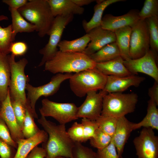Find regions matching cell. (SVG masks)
<instances>
[{"label": "cell", "instance_id": "cell-1", "mask_svg": "<svg viewBox=\"0 0 158 158\" xmlns=\"http://www.w3.org/2000/svg\"><path fill=\"white\" fill-rule=\"evenodd\" d=\"M37 122L48 136L47 141L42 144L46 153L45 158H74L73 150L75 142L69 136L65 125H56L41 116Z\"/></svg>", "mask_w": 158, "mask_h": 158}, {"label": "cell", "instance_id": "cell-48", "mask_svg": "<svg viewBox=\"0 0 158 158\" xmlns=\"http://www.w3.org/2000/svg\"><path fill=\"white\" fill-rule=\"evenodd\" d=\"M1 103H2V102H1V101L0 100V110L1 108Z\"/></svg>", "mask_w": 158, "mask_h": 158}, {"label": "cell", "instance_id": "cell-45", "mask_svg": "<svg viewBox=\"0 0 158 158\" xmlns=\"http://www.w3.org/2000/svg\"><path fill=\"white\" fill-rule=\"evenodd\" d=\"M148 95L150 99L154 101L158 105V82H154L148 90Z\"/></svg>", "mask_w": 158, "mask_h": 158}, {"label": "cell", "instance_id": "cell-25", "mask_svg": "<svg viewBox=\"0 0 158 158\" xmlns=\"http://www.w3.org/2000/svg\"><path fill=\"white\" fill-rule=\"evenodd\" d=\"M9 10L12 18L11 25L14 40L16 34L19 32H31L36 31L35 26L27 21L17 10L9 8Z\"/></svg>", "mask_w": 158, "mask_h": 158}, {"label": "cell", "instance_id": "cell-40", "mask_svg": "<svg viewBox=\"0 0 158 158\" xmlns=\"http://www.w3.org/2000/svg\"><path fill=\"white\" fill-rule=\"evenodd\" d=\"M96 153L97 158H119L116 147L111 141L105 148L97 150Z\"/></svg>", "mask_w": 158, "mask_h": 158}, {"label": "cell", "instance_id": "cell-12", "mask_svg": "<svg viewBox=\"0 0 158 158\" xmlns=\"http://www.w3.org/2000/svg\"><path fill=\"white\" fill-rule=\"evenodd\" d=\"M157 58L150 49L142 57L135 59L124 60V64L133 74L137 75L142 73L150 76L158 82Z\"/></svg>", "mask_w": 158, "mask_h": 158}, {"label": "cell", "instance_id": "cell-43", "mask_svg": "<svg viewBox=\"0 0 158 158\" xmlns=\"http://www.w3.org/2000/svg\"><path fill=\"white\" fill-rule=\"evenodd\" d=\"M46 156L45 149L37 146L31 150L25 158H45Z\"/></svg>", "mask_w": 158, "mask_h": 158}, {"label": "cell", "instance_id": "cell-44", "mask_svg": "<svg viewBox=\"0 0 158 158\" xmlns=\"http://www.w3.org/2000/svg\"><path fill=\"white\" fill-rule=\"evenodd\" d=\"M28 1L27 0H3L2 1L9 6V8L18 10L25 5Z\"/></svg>", "mask_w": 158, "mask_h": 158}, {"label": "cell", "instance_id": "cell-49", "mask_svg": "<svg viewBox=\"0 0 158 158\" xmlns=\"http://www.w3.org/2000/svg\"><path fill=\"white\" fill-rule=\"evenodd\" d=\"M0 158H1L0 157Z\"/></svg>", "mask_w": 158, "mask_h": 158}, {"label": "cell", "instance_id": "cell-5", "mask_svg": "<svg viewBox=\"0 0 158 158\" xmlns=\"http://www.w3.org/2000/svg\"><path fill=\"white\" fill-rule=\"evenodd\" d=\"M138 100V95L133 92L108 93L103 98L101 115L116 118L125 116L134 111Z\"/></svg>", "mask_w": 158, "mask_h": 158}, {"label": "cell", "instance_id": "cell-27", "mask_svg": "<svg viewBox=\"0 0 158 158\" xmlns=\"http://www.w3.org/2000/svg\"><path fill=\"white\" fill-rule=\"evenodd\" d=\"M89 56L96 63H99L110 61L121 56V54L116 42H114L107 44Z\"/></svg>", "mask_w": 158, "mask_h": 158}, {"label": "cell", "instance_id": "cell-10", "mask_svg": "<svg viewBox=\"0 0 158 158\" xmlns=\"http://www.w3.org/2000/svg\"><path fill=\"white\" fill-rule=\"evenodd\" d=\"M129 54L135 59L144 55L150 49L149 32L145 19H140L132 27Z\"/></svg>", "mask_w": 158, "mask_h": 158}, {"label": "cell", "instance_id": "cell-32", "mask_svg": "<svg viewBox=\"0 0 158 158\" xmlns=\"http://www.w3.org/2000/svg\"><path fill=\"white\" fill-rule=\"evenodd\" d=\"M91 145L97 150L102 149L111 142L112 137L98 128L94 135L90 140Z\"/></svg>", "mask_w": 158, "mask_h": 158}, {"label": "cell", "instance_id": "cell-20", "mask_svg": "<svg viewBox=\"0 0 158 158\" xmlns=\"http://www.w3.org/2000/svg\"><path fill=\"white\" fill-rule=\"evenodd\" d=\"M53 16H67L75 14L80 15L84 8L76 5L72 0H47Z\"/></svg>", "mask_w": 158, "mask_h": 158}, {"label": "cell", "instance_id": "cell-33", "mask_svg": "<svg viewBox=\"0 0 158 158\" xmlns=\"http://www.w3.org/2000/svg\"><path fill=\"white\" fill-rule=\"evenodd\" d=\"M40 130L35 122L34 118L26 109L25 115L22 130L24 138L27 139L33 136Z\"/></svg>", "mask_w": 158, "mask_h": 158}, {"label": "cell", "instance_id": "cell-11", "mask_svg": "<svg viewBox=\"0 0 158 158\" xmlns=\"http://www.w3.org/2000/svg\"><path fill=\"white\" fill-rule=\"evenodd\" d=\"M153 130L143 128L133 140L138 158H158V137Z\"/></svg>", "mask_w": 158, "mask_h": 158}, {"label": "cell", "instance_id": "cell-31", "mask_svg": "<svg viewBox=\"0 0 158 158\" xmlns=\"http://www.w3.org/2000/svg\"><path fill=\"white\" fill-rule=\"evenodd\" d=\"M118 118L101 115L96 120L98 128L113 137L116 128Z\"/></svg>", "mask_w": 158, "mask_h": 158}, {"label": "cell", "instance_id": "cell-47", "mask_svg": "<svg viewBox=\"0 0 158 158\" xmlns=\"http://www.w3.org/2000/svg\"><path fill=\"white\" fill-rule=\"evenodd\" d=\"M56 158H66L65 157H56Z\"/></svg>", "mask_w": 158, "mask_h": 158}, {"label": "cell", "instance_id": "cell-23", "mask_svg": "<svg viewBox=\"0 0 158 158\" xmlns=\"http://www.w3.org/2000/svg\"><path fill=\"white\" fill-rule=\"evenodd\" d=\"M125 0H103L101 3L97 4L94 7V13L90 20L87 22L85 20L82 21V26L86 33L96 27L100 26L102 16L104 11L109 5Z\"/></svg>", "mask_w": 158, "mask_h": 158}, {"label": "cell", "instance_id": "cell-7", "mask_svg": "<svg viewBox=\"0 0 158 158\" xmlns=\"http://www.w3.org/2000/svg\"><path fill=\"white\" fill-rule=\"evenodd\" d=\"M72 73H58L53 76L50 81L44 85L38 87L33 86L28 83L26 85L27 91V109L34 118H38L35 110V105L38 99L41 97H46L52 95L59 90L60 85L64 81L69 79Z\"/></svg>", "mask_w": 158, "mask_h": 158}, {"label": "cell", "instance_id": "cell-39", "mask_svg": "<svg viewBox=\"0 0 158 158\" xmlns=\"http://www.w3.org/2000/svg\"><path fill=\"white\" fill-rule=\"evenodd\" d=\"M0 138L17 150L18 147L17 142L12 139L7 125L4 121L0 117Z\"/></svg>", "mask_w": 158, "mask_h": 158}, {"label": "cell", "instance_id": "cell-36", "mask_svg": "<svg viewBox=\"0 0 158 158\" xmlns=\"http://www.w3.org/2000/svg\"><path fill=\"white\" fill-rule=\"evenodd\" d=\"M81 123L83 130L84 142H85L93 136L98 127L95 121L86 118H82Z\"/></svg>", "mask_w": 158, "mask_h": 158}, {"label": "cell", "instance_id": "cell-28", "mask_svg": "<svg viewBox=\"0 0 158 158\" xmlns=\"http://www.w3.org/2000/svg\"><path fill=\"white\" fill-rule=\"evenodd\" d=\"M90 42V39L86 33L79 38L72 40L61 41L58 44L60 51L72 52H83Z\"/></svg>", "mask_w": 158, "mask_h": 158}, {"label": "cell", "instance_id": "cell-22", "mask_svg": "<svg viewBox=\"0 0 158 158\" xmlns=\"http://www.w3.org/2000/svg\"><path fill=\"white\" fill-rule=\"evenodd\" d=\"M8 55L0 52V100L2 102L8 91L11 72Z\"/></svg>", "mask_w": 158, "mask_h": 158}, {"label": "cell", "instance_id": "cell-41", "mask_svg": "<svg viewBox=\"0 0 158 158\" xmlns=\"http://www.w3.org/2000/svg\"><path fill=\"white\" fill-rule=\"evenodd\" d=\"M0 138L1 158H14L17 150Z\"/></svg>", "mask_w": 158, "mask_h": 158}, {"label": "cell", "instance_id": "cell-42", "mask_svg": "<svg viewBox=\"0 0 158 158\" xmlns=\"http://www.w3.org/2000/svg\"><path fill=\"white\" fill-rule=\"evenodd\" d=\"M28 46L24 42L18 41L13 42L10 48V53L16 56L24 55L27 52Z\"/></svg>", "mask_w": 158, "mask_h": 158}, {"label": "cell", "instance_id": "cell-15", "mask_svg": "<svg viewBox=\"0 0 158 158\" xmlns=\"http://www.w3.org/2000/svg\"><path fill=\"white\" fill-rule=\"evenodd\" d=\"M139 11L133 9L119 16L107 14L102 18L101 26L103 29L114 32L116 30L125 27H132L140 19L138 16Z\"/></svg>", "mask_w": 158, "mask_h": 158}, {"label": "cell", "instance_id": "cell-26", "mask_svg": "<svg viewBox=\"0 0 158 158\" xmlns=\"http://www.w3.org/2000/svg\"><path fill=\"white\" fill-rule=\"evenodd\" d=\"M131 30V27L126 26L116 30L114 32L116 37V42L121 56L124 60L130 59L129 48Z\"/></svg>", "mask_w": 158, "mask_h": 158}, {"label": "cell", "instance_id": "cell-21", "mask_svg": "<svg viewBox=\"0 0 158 158\" xmlns=\"http://www.w3.org/2000/svg\"><path fill=\"white\" fill-rule=\"evenodd\" d=\"M124 61L120 56L107 62L96 63L95 68L107 76L121 77L133 75L125 66Z\"/></svg>", "mask_w": 158, "mask_h": 158}, {"label": "cell", "instance_id": "cell-37", "mask_svg": "<svg viewBox=\"0 0 158 158\" xmlns=\"http://www.w3.org/2000/svg\"><path fill=\"white\" fill-rule=\"evenodd\" d=\"M67 133L71 139L75 142H84V132L82 124L74 122L68 131Z\"/></svg>", "mask_w": 158, "mask_h": 158}, {"label": "cell", "instance_id": "cell-2", "mask_svg": "<svg viewBox=\"0 0 158 158\" xmlns=\"http://www.w3.org/2000/svg\"><path fill=\"white\" fill-rule=\"evenodd\" d=\"M96 63L83 52H63L58 50L44 64V69L54 74L77 73L95 68Z\"/></svg>", "mask_w": 158, "mask_h": 158}, {"label": "cell", "instance_id": "cell-24", "mask_svg": "<svg viewBox=\"0 0 158 158\" xmlns=\"http://www.w3.org/2000/svg\"><path fill=\"white\" fill-rule=\"evenodd\" d=\"M157 106V104L152 100L150 99L148 100L146 115L140 122L137 123H134V130L142 127L158 130V109Z\"/></svg>", "mask_w": 158, "mask_h": 158}, {"label": "cell", "instance_id": "cell-35", "mask_svg": "<svg viewBox=\"0 0 158 158\" xmlns=\"http://www.w3.org/2000/svg\"><path fill=\"white\" fill-rule=\"evenodd\" d=\"M73 154L74 158H97L96 152L79 142H75Z\"/></svg>", "mask_w": 158, "mask_h": 158}, {"label": "cell", "instance_id": "cell-6", "mask_svg": "<svg viewBox=\"0 0 158 158\" xmlns=\"http://www.w3.org/2000/svg\"><path fill=\"white\" fill-rule=\"evenodd\" d=\"M8 56L11 72L9 88L11 100L21 102L26 108V87L29 81V78L25 75V69L28 63V61L23 58L16 61L14 55L11 54Z\"/></svg>", "mask_w": 158, "mask_h": 158}, {"label": "cell", "instance_id": "cell-13", "mask_svg": "<svg viewBox=\"0 0 158 158\" xmlns=\"http://www.w3.org/2000/svg\"><path fill=\"white\" fill-rule=\"evenodd\" d=\"M102 90L89 92L83 103L79 107L77 114L78 118L95 121L101 114L104 96L107 94Z\"/></svg>", "mask_w": 158, "mask_h": 158}, {"label": "cell", "instance_id": "cell-4", "mask_svg": "<svg viewBox=\"0 0 158 158\" xmlns=\"http://www.w3.org/2000/svg\"><path fill=\"white\" fill-rule=\"evenodd\" d=\"M107 76L96 68L73 74L69 79L70 88L77 96L82 97L89 92L103 90Z\"/></svg>", "mask_w": 158, "mask_h": 158}, {"label": "cell", "instance_id": "cell-34", "mask_svg": "<svg viewBox=\"0 0 158 158\" xmlns=\"http://www.w3.org/2000/svg\"><path fill=\"white\" fill-rule=\"evenodd\" d=\"M138 16L141 20L158 16V0H145L142 9L139 12Z\"/></svg>", "mask_w": 158, "mask_h": 158}, {"label": "cell", "instance_id": "cell-8", "mask_svg": "<svg viewBox=\"0 0 158 158\" xmlns=\"http://www.w3.org/2000/svg\"><path fill=\"white\" fill-rule=\"evenodd\" d=\"M73 15L67 16H57L55 18L49 32V36L48 43L39 51L43 55L42 58L38 65L40 67L44 65L47 61L51 59L58 51V45L66 27L72 21Z\"/></svg>", "mask_w": 158, "mask_h": 158}, {"label": "cell", "instance_id": "cell-3", "mask_svg": "<svg viewBox=\"0 0 158 158\" xmlns=\"http://www.w3.org/2000/svg\"><path fill=\"white\" fill-rule=\"evenodd\" d=\"M25 19L35 25L41 37L48 35L55 17L47 0H29L17 10Z\"/></svg>", "mask_w": 158, "mask_h": 158}, {"label": "cell", "instance_id": "cell-14", "mask_svg": "<svg viewBox=\"0 0 158 158\" xmlns=\"http://www.w3.org/2000/svg\"><path fill=\"white\" fill-rule=\"evenodd\" d=\"M86 33L90 38V42L83 52L88 55L116 41L114 32L103 29L101 26L92 29Z\"/></svg>", "mask_w": 158, "mask_h": 158}, {"label": "cell", "instance_id": "cell-38", "mask_svg": "<svg viewBox=\"0 0 158 158\" xmlns=\"http://www.w3.org/2000/svg\"><path fill=\"white\" fill-rule=\"evenodd\" d=\"M11 102L18 123L22 130L25 115L26 108L19 101L13 100L11 101Z\"/></svg>", "mask_w": 158, "mask_h": 158}, {"label": "cell", "instance_id": "cell-18", "mask_svg": "<svg viewBox=\"0 0 158 158\" xmlns=\"http://www.w3.org/2000/svg\"><path fill=\"white\" fill-rule=\"evenodd\" d=\"M133 124L125 116L118 118L116 128L111 141L116 147L119 158H122L125 145L131 132L134 130Z\"/></svg>", "mask_w": 158, "mask_h": 158}, {"label": "cell", "instance_id": "cell-9", "mask_svg": "<svg viewBox=\"0 0 158 158\" xmlns=\"http://www.w3.org/2000/svg\"><path fill=\"white\" fill-rule=\"evenodd\" d=\"M39 109L41 116L53 117L59 124L65 125L77 119L78 107L73 103H61L52 101L47 98L42 101Z\"/></svg>", "mask_w": 158, "mask_h": 158}, {"label": "cell", "instance_id": "cell-29", "mask_svg": "<svg viewBox=\"0 0 158 158\" xmlns=\"http://www.w3.org/2000/svg\"><path fill=\"white\" fill-rule=\"evenodd\" d=\"M8 19L7 16L3 15H0V21ZM14 41L11 25L4 28L0 26V52L8 55L10 53V46Z\"/></svg>", "mask_w": 158, "mask_h": 158}, {"label": "cell", "instance_id": "cell-46", "mask_svg": "<svg viewBox=\"0 0 158 158\" xmlns=\"http://www.w3.org/2000/svg\"><path fill=\"white\" fill-rule=\"evenodd\" d=\"M77 6L82 7V6L88 5L91 3L96 1L94 0H72Z\"/></svg>", "mask_w": 158, "mask_h": 158}, {"label": "cell", "instance_id": "cell-19", "mask_svg": "<svg viewBox=\"0 0 158 158\" xmlns=\"http://www.w3.org/2000/svg\"><path fill=\"white\" fill-rule=\"evenodd\" d=\"M48 137L47 133L44 130H40L31 137L18 140L16 142L18 147L14 158H25L35 147L46 142Z\"/></svg>", "mask_w": 158, "mask_h": 158}, {"label": "cell", "instance_id": "cell-30", "mask_svg": "<svg viewBox=\"0 0 158 158\" xmlns=\"http://www.w3.org/2000/svg\"><path fill=\"white\" fill-rule=\"evenodd\" d=\"M145 20L149 32L150 49L158 58V16L151 17Z\"/></svg>", "mask_w": 158, "mask_h": 158}, {"label": "cell", "instance_id": "cell-17", "mask_svg": "<svg viewBox=\"0 0 158 158\" xmlns=\"http://www.w3.org/2000/svg\"><path fill=\"white\" fill-rule=\"evenodd\" d=\"M145 79L143 77L135 75L121 77L107 76L103 90L107 93L122 92L130 87H138Z\"/></svg>", "mask_w": 158, "mask_h": 158}, {"label": "cell", "instance_id": "cell-16", "mask_svg": "<svg viewBox=\"0 0 158 158\" xmlns=\"http://www.w3.org/2000/svg\"><path fill=\"white\" fill-rule=\"evenodd\" d=\"M0 117L7 125L13 140L16 142L25 138L22 130L15 117L11 101L9 90L6 99L1 103Z\"/></svg>", "mask_w": 158, "mask_h": 158}]
</instances>
